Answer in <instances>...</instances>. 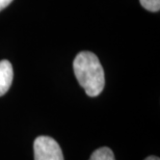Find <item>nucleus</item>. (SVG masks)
Returning <instances> with one entry per match:
<instances>
[{
	"instance_id": "1",
	"label": "nucleus",
	"mask_w": 160,
	"mask_h": 160,
	"mask_svg": "<svg viewBox=\"0 0 160 160\" xmlns=\"http://www.w3.org/2000/svg\"><path fill=\"white\" fill-rule=\"evenodd\" d=\"M75 76L79 84L89 97H97L105 85L104 70L96 54L89 51H81L73 62Z\"/></svg>"
},
{
	"instance_id": "2",
	"label": "nucleus",
	"mask_w": 160,
	"mask_h": 160,
	"mask_svg": "<svg viewBox=\"0 0 160 160\" xmlns=\"http://www.w3.org/2000/svg\"><path fill=\"white\" fill-rule=\"evenodd\" d=\"M34 160H65L58 142L50 136L37 137L33 143Z\"/></svg>"
},
{
	"instance_id": "3",
	"label": "nucleus",
	"mask_w": 160,
	"mask_h": 160,
	"mask_svg": "<svg viewBox=\"0 0 160 160\" xmlns=\"http://www.w3.org/2000/svg\"><path fill=\"white\" fill-rule=\"evenodd\" d=\"M14 72L12 63L8 60L0 62V97L8 92L12 82Z\"/></svg>"
},
{
	"instance_id": "4",
	"label": "nucleus",
	"mask_w": 160,
	"mask_h": 160,
	"mask_svg": "<svg viewBox=\"0 0 160 160\" xmlns=\"http://www.w3.org/2000/svg\"><path fill=\"white\" fill-rule=\"evenodd\" d=\"M88 160H116L113 152L107 147H102L92 152Z\"/></svg>"
},
{
	"instance_id": "5",
	"label": "nucleus",
	"mask_w": 160,
	"mask_h": 160,
	"mask_svg": "<svg viewBox=\"0 0 160 160\" xmlns=\"http://www.w3.org/2000/svg\"><path fill=\"white\" fill-rule=\"evenodd\" d=\"M143 8L150 12H158L160 9V0H139Z\"/></svg>"
},
{
	"instance_id": "6",
	"label": "nucleus",
	"mask_w": 160,
	"mask_h": 160,
	"mask_svg": "<svg viewBox=\"0 0 160 160\" xmlns=\"http://www.w3.org/2000/svg\"><path fill=\"white\" fill-rule=\"evenodd\" d=\"M12 0H0V11H2L3 8H5Z\"/></svg>"
},
{
	"instance_id": "7",
	"label": "nucleus",
	"mask_w": 160,
	"mask_h": 160,
	"mask_svg": "<svg viewBox=\"0 0 160 160\" xmlns=\"http://www.w3.org/2000/svg\"><path fill=\"white\" fill-rule=\"evenodd\" d=\"M145 160H160L158 157H156V156H149V157H147Z\"/></svg>"
}]
</instances>
